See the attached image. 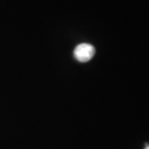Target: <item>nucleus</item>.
<instances>
[{
    "label": "nucleus",
    "instance_id": "nucleus-1",
    "mask_svg": "<svg viewBox=\"0 0 149 149\" xmlns=\"http://www.w3.org/2000/svg\"><path fill=\"white\" fill-rule=\"evenodd\" d=\"M95 54V47L89 43H81L74 50V56L80 62H87Z\"/></svg>",
    "mask_w": 149,
    "mask_h": 149
},
{
    "label": "nucleus",
    "instance_id": "nucleus-2",
    "mask_svg": "<svg viewBox=\"0 0 149 149\" xmlns=\"http://www.w3.org/2000/svg\"><path fill=\"white\" fill-rule=\"evenodd\" d=\"M145 149H149V146H148V145H147V147L145 148Z\"/></svg>",
    "mask_w": 149,
    "mask_h": 149
}]
</instances>
